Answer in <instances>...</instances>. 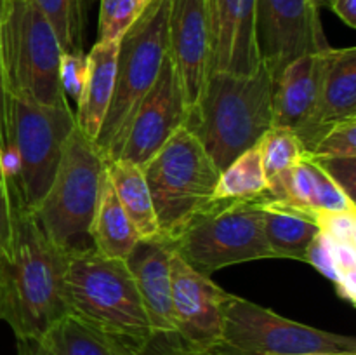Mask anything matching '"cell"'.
I'll use <instances>...</instances> for the list:
<instances>
[{
	"instance_id": "1",
	"label": "cell",
	"mask_w": 356,
	"mask_h": 355,
	"mask_svg": "<svg viewBox=\"0 0 356 355\" xmlns=\"http://www.w3.org/2000/svg\"><path fill=\"white\" fill-rule=\"evenodd\" d=\"M10 176V254L3 277L0 320L17 343H35L68 315L65 274L70 254L42 230Z\"/></svg>"
},
{
	"instance_id": "2",
	"label": "cell",
	"mask_w": 356,
	"mask_h": 355,
	"mask_svg": "<svg viewBox=\"0 0 356 355\" xmlns=\"http://www.w3.org/2000/svg\"><path fill=\"white\" fill-rule=\"evenodd\" d=\"M273 77L261 63L252 73L209 72L184 127L219 171L259 143L273 125Z\"/></svg>"
},
{
	"instance_id": "3",
	"label": "cell",
	"mask_w": 356,
	"mask_h": 355,
	"mask_svg": "<svg viewBox=\"0 0 356 355\" xmlns=\"http://www.w3.org/2000/svg\"><path fill=\"white\" fill-rule=\"evenodd\" d=\"M68 313L146 355L153 333L127 261L89 249L72 254L65 274Z\"/></svg>"
},
{
	"instance_id": "4",
	"label": "cell",
	"mask_w": 356,
	"mask_h": 355,
	"mask_svg": "<svg viewBox=\"0 0 356 355\" xmlns=\"http://www.w3.org/2000/svg\"><path fill=\"white\" fill-rule=\"evenodd\" d=\"M106 160L79 125L70 134L47 194L31 209L45 235L66 254L94 249L90 225Z\"/></svg>"
},
{
	"instance_id": "5",
	"label": "cell",
	"mask_w": 356,
	"mask_h": 355,
	"mask_svg": "<svg viewBox=\"0 0 356 355\" xmlns=\"http://www.w3.org/2000/svg\"><path fill=\"white\" fill-rule=\"evenodd\" d=\"M167 54L169 0H149L141 16L118 42L113 96L94 141L106 164L118 157L129 124L155 84Z\"/></svg>"
},
{
	"instance_id": "6",
	"label": "cell",
	"mask_w": 356,
	"mask_h": 355,
	"mask_svg": "<svg viewBox=\"0 0 356 355\" xmlns=\"http://www.w3.org/2000/svg\"><path fill=\"white\" fill-rule=\"evenodd\" d=\"M152 194L160 237L174 239L193 216L214 202L221 171L195 134L179 127L141 166Z\"/></svg>"
},
{
	"instance_id": "7",
	"label": "cell",
	"mask_w": 356,
	"mask_h": 355,
	"mask_svg": "<svg viewBox=\"0 0 356 355\" xmlns=\"http://www.w3.org/2000/svg\"><path fill=\"white\" fill-rule=\"evenodd\" d=\"M75 125V111L70 106H45L10 96L9 139L7 148L0 150V164L13 174L30 209L37 207L47 194Z\"/></svg>"
},
{
	"instance_id": "8",
	"label": "cell",
	"mask_w": 356,
	"mask_h": 355,
	"mask_svg": "<svg viewBox=\"0 0 356 355\" xmlns=\"http://www.w3.org/2000/svg\"><path fill=\"white\" fill-rule=\"evenodd\" d=\"M261 197L214 200L170 240L172 251L209 277L233 265L273 260L264 237Z\"/></svg>"
},
{
	"instance_id": "9",
	"label": "cell",
	"mask_w": 356,
	"mask_h": 355,
	"mask_svg": "<svg viewBox=\"0 0 356 355\" xmlns=\"http://www.w3.org/2000/svg\"><path fill=\"white\" fill-rule=\"evenodd\" d=\"M63 49L33 0H6L2 59L7 90L45 106H70L59 84Z\"/></svg>"
},
{
	"instance_id": "10",
	"label": "cell",
	"mask_w": 356,
	"mask_h": 355,
	"mask_svg": "<svg viewBox=\"0 0 356 355\" xmlns=\"http://www.w3.org/2000/svg\"><path fill=\"white\" fill-rule=\"evenodd\" d=\"M356 355V340L287 319L229 292L222 333L205 355Z\"/></svg>"
},
{
	"instance_id": "11",
	"label": "cell",
	"mask_w": 356,
	"mask_h": 355,
	"mask_svg": "<svg viewBox=\"0 0 356 355\" xmlns=\"http://www.w3.org/2000/svg\"><path fill=\"white\" fill-rule=\"evenodd\" d=\"M256 40L273 79L292 59L330 47L316 0H256Z\"/></svg>"
},
{
	"instance_id": "12",
	"label": "cell",
	"mask_w": 356,
	"mask_h": 355,
	"mask_svg": "<svg viewBox=\"0 0 356 355\" xmlns=\"http://www.w3.org/2000/svg\"><path fill=\"white\" fill-rule=\"evenodd\" d=\"M172 308L181 355H205L219 341L228 291L191 268L179 254L170 256Z\"/></svg>"
},
{
	"instance_id": "13",
	"label": "cell",
	"mask_w": 356,
	"mask_h": 355,
	"mask_svg": "<svg viewBox=\"0 0 356 355\" xmlns=\"http://www.w3.org/2000/svg\"><path fill=\"white\" fill-rule=\"evenodd\" d=\"M186 117L188 103L181 77L174 59L167 54L155 84L143 97L129 124L117 159L143 166L177 129L183 127Z\"/></svg>"
},
{
	"instance_id": "14",
	"label": "cell",
	"mask_w": 356,
	"mask_h": 355,
	"mask_svg": "<svg viewBox=\"0 0 356 355\" xmlns=\"http://www.w3.org/2000/svg\"><path fill=\"white\" fill-rule=\"evenodd\" d=\"M170 256L172 246L165 239L139 240L125 261L134 275L152 327L153 343H165V354H179L172 308Z\"/></svg>"
},
{
	"instance_id": "15",
	"label": "cell",
	"mask_w": 356,
	"mask_h": 355,
	"mask_svg": "<svg viewBox=\"0 0 356 355\" xmlns=\"http://www.w3.org/2000/svg\"><path fill=\"white\" fill-rule=\"evenodd\" d=\"M169 54L176 63L190 108L204 87L211 65L209 0H169Z\"/></svg>"
},
{
	"instance_id": "16",
	"label": "cell",
	"mask_w": 356,
	"mask_h": 355,
	"mask_svg": "<svg viewBox=\"0 0 356 355\" xmlns=\"http://www.w3.org/2000/svg\"><path fill=\"white\" fill-rule=\"evenodd\" d=\"M211 65L209 72L252 73L259 68L256 0H209Z\"/></svg>"
},
{
	"instance_id": "17",
	"label": "cell",
	"mask_w": 356,
	"mask_h": 355,
	"mask_svg": "<svg viewBox=\"0 0 356 355\" xmlns=\"http://www.w3.org/2000/svg\"><path fill=\"white\" fill-rule=\"evenodd\" d=\"M356 118V49H332L315 106L296 129L306 152L337 122Z\"/></svg>"
},
{
	"instance_id": "18",
	"label": "cell",
	"mask_w": 356,
	"mask_h": 355,
	"mask_svg": "<svg viewBox=\"0 0 356 355\" xmlns=\"http://www.w3.org/2000/svg\"><path fill=\"white\" fill-rule=\"evenodd\" d=\"M332 45L292 59L273 79V125L292 131L308 118L315 106Z\"/></svg>"
},
{
	"instance_id": "19",
	"label": "cell",
	"mask_w": 356,
	"mask_h": 355,
	"mask_svg": "<svg viewBox=\"0 0 356 355\" xmlns=\"http://www.w3.org/2000/svg\"><path fill=\"white\" fill-rule=\"evenodd\" d=\"M118 42L120 40L96 42L86 54L87 77L76 103L75 120L80 131L92 141H96L99 134L113 96Z\"/></svg>"
},
{
	"instance_id": "20",
	"label": "cell",
	"mask_w": 356,
	"mask_h": 355,
	"mask_svg": "<svg viewBox=\"0 0 356 355\" xmlns=\"http://www.w3.org/2000/svg\"><path fill=\"white\" fill-rule=\"evenodd\" d=\"M21 355H141L131 345L65 315L35 343H19Z\"/></svg>"
},
{
	"instance_id": "21",
	"label": "cell",
	"mask_w": 356,
	"mask_h": 355,
	"mask_svg": "<svg viewBox=\"0 0 356 355\" xmlns=\"http://www.w3.org/2000/svg\"><path fill=\"white\" fill-rule=\"evenodd\" d=\"M261 212H263L264 237L273 260H294L306 263V253L320 233L315 214L299 211L280 200L261 197Z\"/></svg>"
},
{
	"instance_id": "22",
	"label": "cell",
	"mask_w": 356,
	"mask_h": 355,
	"mask_svg": "<svg viewBox=\"0 0 356 355\" xmlns=\"http://www.w3.org/2000/svg\"><path fill=\"white\" fill-rule=\"evenodd\" d=\"M106 176L125 214L134 225L139 239H162L152 194L146 184L141 166L122 159L111 160L106 164Z\"/></svg>"
},
{
	"instance_id": "23",
	"label": "cell",
	"mask_w": 356,
	"mask_h": 355,
	"mask_svg": "<svg viewBox=\"0 0 356 355\" xmlns=\"http://www.w3.org/2000/svg\"><path fill=\"white\" fill-rule=\"evenodd\" d=\"M90 239L94 249L108 258H120L127 260L129 254L139 242V235L124 207L118 202L106 171L101 181L99 198H97L96 212H94L92 225H90Z\"/></svg>"
},
{
	"instance_id": "24",
	"label": "cell",
	"mask_w": 356,
	"mask_h": 355,
	"mask_svg": "<svg viewBox=\"0 0 356 355\" xmlns=\"http://www.w3.org/2000/svg\"><path fill=\"white\" fill-rule=\"evenodd\" d=\"M266 190L268 180L256 145L221 171L214 200H252L266 194Z\"/></svg>"
},
{
	"instance_id": "25",
	"label": "cell",
	"mask_w": 356,
	"mask_h": 355,
	"mask_svg": "<svg viewBox=\"0 0 356 355\" xmlns=\"http://www.w3.org/2000/svg\"><path fill=\"white\" fill-rule=\"evenodd\" d=\"M58 37L63 52L83 54L87 0H33Z\"/></svg>"
},
{
	"instance_id": "26",
	"label": "cell",
	"mask_w": 356,
	"mask_h": 355,
	"mask_svg": "<svg viewBox=\"0 0 356 355\" xmlns=\"http://www.w3.org/2000/svg\"><path fill=\"white\" fill-rule=\"evenodd\" d=\"M257 150L268 181L298 166L306 155V150L299 141L298 134L292 129L278 127V125H271L264 132L257 143Z\"/></svg>"
},
{
	"instance_id": "27",
	"label": "cell",
	"mask_w": 356,
	"mask_h": 355,
	"mask_svg": "<svg viewBox=\"0 0 356 355\" xmlns=\"http://www.w3.org/2000/svg\"><path fill=\"white\" fill-rule=\"evenodd\" d=\"M148 3L145 0H101L96 42L120 40Z\"/></svg>"
},
{
	"instance_id": "28",
	"label": "cell",
	"mask_w": 356,
	"mask_h": 355,
	"mask_svg": "<svg viewBox=\"0 0 356 355\" xmlns=\"http://www.w3.org/2000/svg\"><path fill=\"white\" fill-rule=\"evenodd\" d=\"M306 157L313 160L356 159V118L337 122L316 141Z\"/></svg>"
},
{
	"instance_id": "29",
	"label": "cell",
	"mask_w": 356,
	"mask_h": 355,
	"mask_svg": "<svg viewBox=\"0 0 356 355\" xmlns=\"http://www.w3.org/2000/svg\"><path fill=\"white\" fill-rule=\"evenodd\" d=\"M87 77V58L86 54L75 52H63L59 59V84L65 93L66 100L79 103L82 94L83 82Z\"/></svg>"
},
{
	"instance_id": "30",
	"label": "cell",
	"mask_w": 356,
	"mask_h": 355,
	"mask_svg": "<svg viewBox=\"0 0 356 355\" xmlns=\"http://www.w3.org/2000/svg\"><path fill=\"white\" fill-rule=\"evenodd\" d=\"M10 254V176L0 164V299Z\"/></svg>"
},
{
	"instance_id": "31",
	"label": "cell",
	"mask_w": 356,
	"mask_h": 355,
	"mask_svg": "<svg viewBox=\"0 0 356 355\" xmlns=\"http://www.w3.org/2000/svg\"><path fill=\"white\" fill-rule=\"evenodd\" d=\"M316 225L320 233L329 237L332 242L356 244V212H316Z\"/></svg>"
},
{
	"instance_id": "32",
	"label": "cell",
	"mask_w": 356,
	"mask_h": 355,
	"mask_svg": "<svg viewBox=\"0 0 356 355\" xmlns=\"http://www.w3.org/2000/svg\"><path fill=\"white\" fill-rule=\"evenodd\" d=\"M306 263L312 265L315 270H318L329 281H337V267L334 260V242L323 233H318L312 240L306 253Z\"/></svg>"
},
{
	"instance_id": "33",
	"label": "cell",
	"mask_w": 356,
	"mask_h": 355,
	"mask_svg": "<svg viewBox=\"0 0 356 355\" xmlns=\"http://www.w3.org/2000/svg\"><path fill=\"white\" fill-rule=\"evenodd\" d=\"M313 160V159H312ZM318 164L348 195L355 200L356 188V159H325L313 160Z\"/></svg>"
},
{
	"instance_id": "34",
	"label": "cell",
	"mask_w": 356,
	"mask_h": 355,
	"mask_svg": "<svg viewBox=\"0 0 356 355\" xmlns=\"http://www.w3.org/2000/svg\"><path fill=\"white\" fill-rule=\"evenodd\" d=\"M3 13H6V0H0V150L7 148V139H9V103H10V94L9 90H7L6 73H3V59H2Z\"/></svg>"
},
{
	"instance_id": "35",
	"label": "cell",
	"mask_w": 356,
	"mask_h": 355,
	"mask_svg": "<svg viewBox=\"0 0 356 355\" xmlns=\"http://www.w3.org/2000/svg\"><path fill=\"white\" fill-rule=\"evenodd\" d=\"M334 260L337 274L356 270V244L334 242ZM339 277V275H337Z\"/></svg>"
},
{
	"instance_id": "36",
	"label": "cell",
	"mask_w": 356,
	"mask_h": 355,
	"mask_svg": "<svg viewBox=\"0 0 356 355\" xmlns=\"http://www.w3.org/2000/svg\"><path fill=\"white\" fill-rule=\"evenodd\" d=\"M336 285V291L339 298H343L344 301L355 305L356 303V270L355 271H343L339 274L337 281L334 282Z\"/></svg>"
},
{
	"instance_id": "37",
	"label": "cell",
	"mask_w": 356,
	"mask_h": 355,
	"mask_svg": "<svg viewBox=\"0 0 356 355\" xmlns=\"http://www.w3.org/2000/svg\"><path fill=\"white\" fill-rule=\"evenodd\" d=\"M329 7L344 24L356 28V0H332Z\"/></svg>"
},
{
	"instance_id": "38",
	"label": "cell",
	"mask_w": 356,
	"mask_h": 355,
	"mask_svg": "<svg viewBox=\"0 0 356 355\" xmlns=\"http://www.w3.org/2000/svg\"><path fill=\"white\" fill-rule=\"evenodd\" d=\"M316 2H318L320 7H329L332 3V0H316Z\"/></svg>"
},
{
	"instance_id": "39",
	"label": "cell",
	"mask_w": 356,
	"mask_h": 355,
	"mask_svg": "<svg viewBox=\"0 0 356 355\" xmlns=\"http://www.w3.org/2000/svg\"><path fill=\"white\" fill-rule=\"evenodd\" d=\"M308 355H334V354H308Z\"/></svg>"
},
{
	"instance_id": "40",
	"label": "cell",
	"mask_w": 356,
	"mask_h": 355,
	"mask_svg": "<svg viewBox=\"0 0 356 355\" xmlns=\"http://www.w3.org/2000/svg\"><path fill=\"white\" fill-rule=\"evenodd\" d=\"M165 355H181V354H165Z\"/></svg>"
},
{
	"instance_id": "41",
	"label": "cell",
	"mask_w": 356,
	"mask_h": 355,
	"mask_svg": "<svg viewBox=\"0 0 356 355\" xmlns=\"http://www.w3.org/2000/svg\"><path fill=\"white\" fill-rule=\"evenodd\" d=\"M145 2H146V3H148V2H149V0H145Z\"/></svg>"
},
{
	"instance_id": "42",
	"label": "cell",
	"mask_w": 356,
	"mask_h": 355,
	"mask_svg": "<svg viewBox=\"0 0 356 355\" xmlns=\"http://www.w3.org/2000/svg\"><path fill=\"white\" fill-rule=\"evenodd\" d=\"M19 355H21V354H19Z\"/></svg>"
}]
</instances>
